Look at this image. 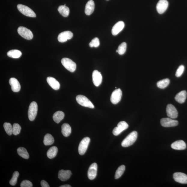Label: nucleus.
I'll use <instances>...</instances> for the list:
<instances>
[{"label": "nucleus", "mask_w": 187, "mask_h": 187, "mask_svg": "<svg viewBox=\"0 0 187 187\" xmlns=\"http://www.w3.org/2000/svg\"><path fill=\"white\" fill-rule=\"evenodd\" d=\"M137 137L138 133L137 131L131 132L124 139L121 143L122 146L124 147H127L132 145L137 140Z\"/></svg>", "instance_id": "nucleus-1"}, {"label": "nucleus", "mask_w": 187, "mask_h": 187, "mask_svg": "<svg viewBox=\"0 0 187 187\" xmlns=\"http://www.w3.org/2000/svg\"><path fill=\"white\" fill-rule=\"evenodd\" d=\"M76 100L80 105L83 107H89L93 109L94 106L92 103L86 97L83 95H78L76 96Z\"/></svg>", "instance_id": "nucleus-2"}, {"label": "nucleus", "mask_w": 187, "mask_h": 187, "mask_svg": "<svg viewBox=\"0 0 187 187\" xmlns=\"http://www.w3.org/2000/svg\"><path fill=\"white\" fill-rule=\"evenodd\" d=\"M17 8L20 12L26 16L32 17H36L35 12L28 6L22 4H18Z\"/></svg>", "instance_id": "nucleus-3"}, {"label": "nucleus", "mask_w": 187, "mask_h": 187, "mask_svg": "<svg viewBox=\"0 0 187 187\" xmlns=\"http://www.w3.org/2000/svg\"><path fill=\"white\" fill-rule=\"evenodd\" d=\"M62 65L65 68L69 71L74 72L76 70V64L71 59L68 58H65L62 59L61 60Z\"/></svg>", "instance_id": "nucleus-4"}, {"label": "nucleus", "mask_w": 187, "mask_h": 187, "mask_svg": "<svg viewBox=\"0 0 187 187\" xmlns=\"http://www.w3.org/2000/svg\"><path fill=\"white\" fill-rule=\"evenodd\" d=\"M38 110L37 103L35 101L32 102L29 106L28 112L29 119L31 121L35 120L37 115Z\"/></svg>", "instance_id": "nucleus-5"}, {"label": "nucleus", "mask_w": 187, "mask_h": 187, "mask_svg": "<svg viewBox=\"0 0 187 187\" xmlns=\"http://www.w3.org/2000/svg\"><path fill=\"white\" fill-rule=\"evenodd\" d=\"M17 32L19 35L26 40L32 39L33 35L31 31L23 26H20L18 29Z\"/></svg>", "instance_id": "nucleus-6"}, {"label": "nucleus", "mask_w": 187, "mask_h": 187, "mask_svg": "<svg viewBox=\"0 0 187 187\" xmlns=\"http://www.w3.org/2000/svg\"><path fill=\"white\" fill-rule=\"evenodd\" d=\"M90 142V139L88 137L83 138L79 145L78 152L81 155L85 154L86 152Z\"/></svg>", "instance_id": "nucleus-7"}, {"label": "nucleus", "mask_w": 187, "mask_h": 187, "mask_svg": "<svg viewBox=\"0 0 187 187\" xmlns=\"http://www.w3.org/2000/svg\"><path fill=\"white\" fill-rule=\"evenodd\" d=\"M128 127L129 125L125 121H121L118 123L117 127L114 128L113 131V134L114 136H118L122 132L128 129Z\"/></svg>", "instance_id": "nucleus-8"}, {"label": "nucleus", "mask_w": 187, "mask_h": 187, "mask_svg": "<svg viewBox=\"0 0 187 187\" xmlns=\"http://www.w3.org/2000/svg\"><path fill=\"white\" fill-rule=\"evenodd\" d=\"M122 96V92L120 89L115 90L112 92L110 98L111 102L114 104H117L121 101Z\"/></svg>", "instance_id": "nucleus-9"}, {"label": "nucleus", "mask_w": 187, "mask_h": 187, "mask_svg": "<svg viewBox=\"0 0 187 187\" xmlns=\"http://www.w3.org/2000/svg\"><path fill=\"white\" fill-rule=\"evenodd\" d=\"M161 125L165 127H175L178 125V121L176 120H173L170 118H164L161 120Z\"/></svg>", "instance_id": "nucleus-10"}, {"label": "nucleus", "mask_w": 187, "mask_h": 187, "mask_svg": "<svg viewBox=\"0 0 187 187\" xmlns=\"http://www.w3.org/2000/svg\"><path fill=\"white\" fill-rule=\"evenodd\" d=\"M173 177L176 182L181 184H187V175L184 173H175L173 174Z\"/></svg>", "instance_id": "nucleus-11"}, {"label": "nucleus", "mask_w": 187, "mask_h": 187, "mask_svg": "<svg viewBox=\"0 0 187 187\" xmlns=\"http://www.w3.org/2000/svg\"><path fill=\"white\" fill-rule=\"evenodd\" d=\"M166 112L167 116L171 119L176 118L178 115L176 108L171 104H169L167 106Z\"/></svg>", "instance_id": "nucleus-12"}, {"label": "nucleus", "mask_w": 187, "mask_h": 187, "mask_svg": "<svg viewBox=\"0 0 187 187\" xmlns=\"http://www.w3.org/2000/svg\"><path fill=\"white\" fill-rule=\"evenodd\" d=\"M73 33L70 31H66L61 33L58 37V41L60 42H66L68 40H70L73 38Z\"/></svg>", "instance_id": "nucleus-13"}, {"label": "nucleus", "mask_w": 187, "mask_h": 187, "mask_svg": "<svg viewBox=\"0 0 187 187\" xmlns=\"http://www.w3.org/2000/svg\"><path fill=\"white\" fill-rule=\"evenodd\" d=\"M168 6V3L167 0H160L156 6L157 12L160 14H162L165 12Z\"/></svg>", "instance_id": "nucleus-14"}, {"label": "nucleus", "mask_w": 187, "mask_h": 187, "mask_svg": "<svg viewBox=\"0 0 187 187\" xmlns=\"http://www.w3.org/2000/svg\"><path fill=\"white\" fill-rule=\"evenodd\" d=\"M98 170V165L96 163L92 164L90 166L88 171V177L90 180H93L95 178Z\"/></svg>", "instance_id": "nucleus-15"}, {"label": "nucleus", "mask_w": 187, "mask_h": 187, "mask_svg": "<svg viewBox=\"0 0 187 187\" xmlns=\"http://www.w3.org/2000/svg\"><path fill=\"white\" fill-rule=\"evenodd\" d=\"M92 78L93 84L96 87L100 86L102 82V77L100 72L95 70L92 74Z\"/></svg>", "instance_id": "nucleus-16"}, {"label": "nucleus", "mask_w": 187, "mask_h": 187, "mask_svg": "<svg viewBox=\"0 0 187 187\" xmlns=\"http://www.w3.org/2000/svg\"><path fill=\"white\" fill-rule=\"evenodd\" d=\"M125 24L124 22L120 21L117 23L113 27L112 33L113 35H116L123 30L124 28Z\"/></svg>", "instance_id": "nucleus-17"}, {"label": "nucleus", "mask_w": 187, "mask_h": 187, "mask_svg": "<svg viewBox=\"0 0 187 187\" xmlns=\"http://www.w3.org/2000/svg\"><path fill=\"white\" fill-rule=\"evenodd\" d=\"M72 173L70 170H61L58 173L59 179L62 181H65L68 179L71 176Z\"/></svg>", "instance_id": "nucleus-18"}, {"label": "nucleus", "mask_w": 187, "mask_h": 187, "mask_svg": "<svg viewBox=\"0 0 187 187\" xmlns=\"http://www.w3.org/2000/svg\"><path fill=\"white\" fill-rule=\"evenodd\" d=\"M9 83L11 86V89L13 92H17L20 91L21 89V85L16 78H11L9 80Z\"/></svg>", "instance_id": "nucleus-19"}, {"label": "nucleus", "mask_w": 187, "mask_h": 187, "mask_svg": "<svg viewBox=\"0 0 187 187\" xmlns=\"http://www.w3.org/2000/svg\"><path fill=\"white\" fill-rule=\"evenodd\" d=\"M171 147L173 149L182 150L185 149L186 146L184 141L179 140L176 141L171 144Z\"/></svg>", "instance_id": "nucleus-20"}, {"label": "nucleus", "mask_w": 187, "mask_h": 187, "mask_svg": "<svg viewBox=\"0 0 187 187\" xmlns=\"http://www.w3.org/2000/svg\"><path fill=\"white\" fill-rule=\"evenodd\" d=\"M47 81L49 85L53 89L57 90L60 89V83L55 78L51 77H49L47 78Z\"/></svg>", "instance_id": "nucleus-21"}, {"label": "nucleus", "mask_w": 187, "mask_h": 187, "mask_svg": "<svg viewBox=\"0 0 187 187\" xmlns=\"http://www.w3.org/2000/svg\"><path fill=\"white\" fill-rule=\"evenodd\" d=\"M95 3L93 0H89L86 4L85 7V12L87 15H90L94 12Z\"/></svg>", "instance_id": "nucleus-22"}, {"label": "nucleus", "mask_w": 187, "mask_h": 187, "mask_svg": "<svg viewBox=\"0 0 187 187\" xmlns=\"http://www.w3.org/2000/svg\"><path fill=\"white\" fill-rule=\"evenodd\" d=\"M186 97V92L185 91H182L179 92L176 95L175 99L177 102L182 104L185 102Z\"/></svg>", "instance_id": "nucleus-23"}, {"label": "nucleus", "mask_w": 187, "mask_h": 187, "mask_svg": "<svg viewBox=\"0 0 187 187\" xmlns=\"http://www.w3.org/2000/svg\"><path fill=\"white\" fill-rule=\"evenodd\" d=\"M62 132L63 136L68 137L70 136L71 132V126L68 123H64L62 127Z\"/></svg>", "instance_id": "nucleus-24"}, {"label": "nucleus", "mask_w": 187, "mask_h": 187, "mask_svg": "<svg viewBox=\"0 0 187 187\" xmlns=\"http://www.w3.org/2000/svg\"><path fill=\"white\" fill-rule=\"evenodd\" d=\"M58 10L60 14L63 17H67L68 16L69 14V9L66 6V5H61L59 7Z\"/></svg>", "instance_id": "nucleus-25"}, {"label": "nucleus", "mask_w": 187, "mask_h": 187, "mask_svg": "<svg viewBox=\"0 0 187 187\" xmlns=\"http://www.w3.org/2000/svg\"><path fill=\"white\" fill-rule=\"evenodd\" d=\"M64 116L65 114L64 112L61 111H58L54 114L53 119L56 123H59L64 119Z\"/></svg>", "instance_id": "nucleus-26"}, {"label": "nucleus", "mask_w": 187, "mask_h": 187, "mask_svg": "<svg viewBox=\"0 0 187 187\" xmlns=\"http://www.w3.org/2000/svg\"><path fill=\"white\" fill-rule=\"evenodd\" d=\"M58 152L57 147L56 146H53L47 152V156L49 159H53L55 158L57 155Z\"/></svg>", "instance_id": "nucleus-27"}, {"label": "nucleus", "mask_w": 187, "mask_h": 187, "mask_svg": "<svg viewBox=\"0 0 187 187\" xmlns=\"http://www.w3.org/2000/svg\"><path fill=\"white\" fill-rule=\"evenodd\" d=\"M7 55L11 58H18L21 57L22 53L21 51L17 50H12L8 52Z\"/></svg>", "instance_id": "nucleus-28"}, {"label": "nucleus", "mask_w": 187, "mask_h": 187, "mask_svg": "<svg viewBox=\"0 0 187 187\" xmlns=\"http://www.w3.org/2000/svg\"><path fill=\"white\" fill-rule=\"evenodd\" d=\"M17 152L19 156L23 158L28 159L29 158V155L26 148L20 147L17 149Z\"/></svg>", "instance_id": "nucleus-29"}, {"label": "nucleus", "mask_w": 187, "mask_h": 187, "mask_svg": "<svg viewBox=\"0 0 187 187\" xmlns=\"http://www.w3.org/2000/svg\"><path fill=\"white\" fill-rule=\"evenodd\" d=\"M170 83V80L168 78H165L158 81L157 83V85L159 89H164L168 86Z\"/></svg>", "instance_id": "nucleus-30"}, {"label": "nucleus", "mask_w": 187, "mask_h": 187, "mask_svg": "<svg viewBox=\"0 0 187 187\" xmlns=\"http://www.w3.org/2000/svg\"><path fill=\"white\" fill-rule=\"evenodd\" d=\"M53 137L50 134H47L45 135L44 140V143L45 145L49 146L52 145L54 142Z\"/></svg>", "instance_id": "nucleus-31"}, {"label": "nucleus", "mask_w": 187, "mask_h": 187, "mask_svg": "<svg viewBox=\"0 0 187 187\" xmlns=\"http://www.w3.org/2000/svg\"><path fill=\"white\" fill-rule=\"evenodd\" d=\"M125 170V165H122L119 167L116 171L115 175V179H118L120 178L123 174Z\"/></svg>", "instance_id": "nucleus-32"}, {"label": "nucleus", "mask_w": 187, "mask_h": 187, "mask_svg": "<svg viewBox=\"0 0 187 187\" xmlns=\"http://www.w3.org/2000/svg\"><path fill=\"white\" fill-rule=\"evenodd\" d=\"M4 127L6 133L9 136L13 134V127L10 123L5 122L4 123Z\"/></svg>", "instance_id": "nucleus-33"}, {"label": "nucleus", "mask_w": 187, "mask_h": 187, "mask_svg": "<svg viewBox=\"0 0 187 187\" xmlns=\"http://www.w3.org/2000/svg\"><path fill=\"white\" fill-rule=\"evenodd\" d=\"M127 48V44L125 42H123L119 45L118 49V53L120 55L124 54L126 51Z\"/></svg>", "instance_id": "nucleus-34"}, {"label": "nucleus", "mask_w": 187, "mask_h": 187, "mask_svg": "<svg viewBox=\"0 0 187 187\" xmlns=\"http://www.w3.org/2000/svg\"><path fill=\"white\" fill-rule=\"evenodd\" d=\"M21 130V127L19 124L15 123L13 126V134L17 136L20 134Z\"/></svg>", "instance_id": "nucleus-35"}, {"label": "nucleus", "mask_w": 187, "mask_h": 187, "mask_svg": "<svg viewBox=\"0 0 187 187\" xmlns=\"http://www.w3.org/2000/svg\"><path fill=\"white\" fill-rule=\"evenodd\" d=\"M19 173L17 171H15L14 173L12 179L10 181V183L11 185L14 186L16 184L18 177H19Z\"/></svg>", "instance_id": "nucleus-36"}, {"label": "nucleus", "mask_w": 187, "mask_h": 187, "mask_svg": "<svg viewBox=\"0 0 187 187\" xmlns=\"http://www.w3.org/2000/svg\"><path fill=\"white\" fill-rule=\"evenodd\" d=\"M100 40L98 38H95L92 40L91 42L89 44V46L90 47H95L97 48L100 46Z\"/></svg>", "instance_id": "nucleus-37"}, {"label": "nucleus", "mask_w": 187, "mask_h": 187, "mask_svg": "<svg viewBox=\"0 0 187 187\" xmlns=\"http://www.w3.org/2000/svg\"><path fill=\"white\" fill-rule=\"evenodd\" d=\"M184 69L185 67L183 65H181V66H180L178 68L176 73V76L177 77H181L183 73Z\"/></svg>", "instance_id": "nucleus-38"}, {"label": "nucleus", "mask_w": 187, "mask_h": 187, "mask_svg": "<svg viewBox=\"0 0 187 187\" xmlns=\"http://www.w3.org/2000/svg\"><path fill=\"white\" fill-rule=\"evenodd\" d=\"M20 185L21 187H32L33 184L30 181L25 180L21 182Z\"/></svg>", "instance_id": "nucleus-39"}, {"label": "nucleus", "mask_w": 187, "mask_h": 187, "mask_svg": "<svg viewBox=\"0 0 187 187\" xmlns=\"http://www.w3.org/2000/svg\"><path fill=\"white\" fill-rule=\"evenodd\" d=\"M41 184L42 187H50L48 183L44 180H42L41 182Z\"/></svg>", "instance_id": "nucleus-40"}, {"label": "nucleus", "mask_w": 187, "mask_h": 187, "mask_svg": "<svg viewBox=\"0 0 187 187\" xmlns=\"http://www.w3.org/2000/svg\"><path fill=\"white\" fill-rule=\"evenodd\" d=\"M71 187V186L68 184L64 185H62L60 186V187Z\"/></svg>", "instance_id": "nucleus-41"}, {"label": "nucleus", "mask_w": 187, "mask_h": 187, "mask_svg": "<svg viewBox=\"0 0 187 187\" xmlns=\"http://www.w3.org/2000/svg\"><path fill=\"white\" fill-rule=\"evenodd\" d=\"M116 52L117 53H118V50H116Z\"/></svg>", "instance_id": "nucleus-42"}]
</instances>
